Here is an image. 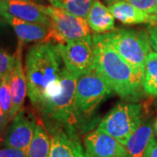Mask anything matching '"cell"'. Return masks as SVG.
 <instances>
[{
	"instance_id": "cell-5",
	"label": "cell",
	"mask_w": 157,
	"mask_h": 157,
	"mask_svg": "<svg viewBox=\"0 0 157 157\" xmlns=\"http://www.w3.org/2000/svg\"><path fill=\"white\" fill-rule=\"evenodd\" d=\"M142 123V107L134 102H119L107 113L97 129L114 137L124 146Z\"/></svg>"
},
{
	"instance_id": "cell-27",
	"label": "cell",
	"mask_w": 157,
	"mask_h": 157,
	"mask_svg": "<svg viewBox=\"0 0 157 157\" xmlns=\"http://www.w3.org/2000/svg\"><path fill=\"white\" fill-rule=\"evenodd\" d=\"M7 122H9V121L6 117V115L4 113V111H3L2 107L0 106V132H2L3 129H5Z\"/></svg>"
},
{
	"instance_id": "cell-9",
	"label": "cell",
	"mask_w": 157,
	"mask_h": 157,
	"mask_svg": "<svg viewBox=\"0 0 157 157\" xmlns=\"http://www.w3.org/2000/svg\"><path fill=\"white\" fill-rule=\"evenodd\" d=\"M50 157H91L76 133V128L50 125Z\"/></svg>"
},
{
	"instance_id": "cell-7",
	"label": "cell",
	"mask_w": 157,
	"mask_h": 157,
	"mask_svg": "<svg viewBox=\"0 0 157 157\" xmlns=\"http://www.w3.org/2000/svg\"><path fill=\"white\" fill-rule=\"evenodd\" d=\"M40 10L50 17L52 28L58 38V43L78 40L92 36L86 18L75 16L52 6L39 5Z\"/></svg>"
},
{
	"instance_id": "cell-17",
	"label": "cell",
	"mask_w": 157,
	"mask_h": 157,
	"mask_svg": "<svg viewBox=\"0 0 157 157\" xmlns=\"http://www.w3.org/2000/svg\"><path fill=\"white\" fill-rule=\"evenodd\" d=\"M154 134V125L150 122L140 124L125 145L128 157H144L147 147L155 137Z\"/></svg>"
},
{
	"instance_id": "cell-6",
	"label": "cell",
	"mask_w": 157,
	"mask_h": 157,
	"mask_svg": "<svg viewBox=\"0 0 157 157\" xmlns=\"http://www.w3.org/2000/svg\"><path fill=\"white\" fill-rule=\"evenodd\" d=\"M112 93L110 86L95 70L80 75L76 86V107L78 118L92 117L98 106Z\"/></svg>"
},
{
	"instance_id": "cell-23",
	"label": "cell",
	"mask_w": 157,
	"mask_h": 157,
	"mask_svg": "<svg viewBox=\"0 0 157 157\" xmlns=\"http://www.w3.org/2000/svg\"><path fill=\"white\" fill-rule=\"evenodd\" d=\"M108 4L115 0H105ZM130 4L137 7L141 11H145L147 14H151L157 6V0H127Z\"/></svg>"
},
{
	"instance_id": "cell-10",
	"label": "cell",
	"mask_w": 157,
	"mask_h": 157,
	"mask_svg": "<svg viewBox=\"0 0 157 157\" xmlns=\"http://www.w3.org/2000/svg\"><path fill=\"white\" fill-rule=\"evenodd\" d=\"M36 127L37 123L33 114L22 109L11 120V123L4 135L2 145L28 153Z\"/></svg>"
},
{
	"instance_id": "cell-18",
	"label": "cell",
	"mask_w": 157,
	"mask_h": 157,
	"mask_svg": "<svg viewBox=\"0 0 157 157\" xmlns=\"http://www.w3.org/2000/svg\"><path fill=\"white\" fill-rule=\"evenodd\" d=\"M51 136L41 124H37L28 150V157H50Z\"/></svg>"
},
{
	"instance_id": "cell-2",
	"label": "cell",
	"mask_w": 157,
	"mask_h": 157,
	"mask_svg": "<svg viewBox=\"0 0 157 157\" xmlns=\"http://www.w3.org/2000/svg\"><path fill=\"white\" fill-rule=\"evenodd\" d=\"M94 70L104 78L113 92L124 100H138L143 93L144 71L127 61L101 38L93 36Z\"/></svg>"
},
{
	"instance_id": "cell-22",
	"label": "cell",
	"mask_w": 157,
	"mask_h": 157,
	"mask_svg": "<svg viewBox=\"0 0 157 157\" xmlns=\"http://www.w3.org/2000/svg\"><path fill=\"white\" fill-rule=\"evenodd\" d=\"M16 61V55H12L5 50H0V79L11 73Z\"/></svg>"
},
{
	"instance_id": "cell-26",
	"label": "cell",
	"mask_w": 157,
	"mask_h": 157,
	"mask_svg": "<svg viewBox=\"0 0 157 157\" xmlns=\"http://www.w3.org/2000/svg\"><path fill=\"white\" fill-rule=\"evenodd\" d=\"M144 157H157V140L155 137L147 147Z\"/></svg>"
},
{
	"instance_id": "cell-1",
	"label": "cell",
	"mask_w": 157,
	"mask_h": 157,
	"mask_svg": "<svg viewBox=\"0 0 157 157\" xmlns=\"http://www.w3.org/2000/svg\"><path fill=\"white\" fill-rule=\"evenodd\" d=\"M62 62L57 44L52 42L36 43L26 52L25 72L27 95L39 113L60 88L64 69Z\"/></svg>"
},
{
	"instance_id": "cell-25",
	"label": "cell",
	"mask_w": 157,
	"mask_h": 157,
	"mask_svg": "<svg viewBox=\"0 0 157 157\" xmlns=\"http://www.w3.org/2000/svg\"><path fill=\"white\" fill-rule=\"evenodd\" d=\"M147 33L149 35V41L152 49L157 52V25L150 26Z\"/></svg>"
},
{
	"instance_id": "cell-24",
	"label": "cell",
	"mask_w": 157,
	"mask_h": 157,
	"mask_svg": "<svg viewBox=\"0 0 157 157\" xmlns=\"http://www.w3.org/2000/svg\"><path fill=\"white\" fill-rule=\"evenodd\" d=\"M0 157H28V153L14 147H4L0 148Z\"/></svg>"
},
{
	"instance_id": "cell-11",
	"label": "cell",
	"mask_w": 157,
	"mask_h": 157,
	"mask_svg": "<svg viewBox=\"0 0 157 157\" xmlns=\"http://www.w3.org/2000/svg\"><path fill=\"white\" fill-rule=\"evenodd\" d=\"M0 16L11 25L21 42H51L58 43V38L53 29L38 23H32L19 19L7 13H0Z\"/></svg>"
},
{
	"instance_id": "cell-12",
	"label": "cell",
	"mask_w": 157,
	"mask_h": 157,
	"mask_svg": "<svg viewBox=\"0 0 157 157\" xmlns=\"http://www.w3.org/2000/svg\"><path fill=\"white\" fill-rule=\"evenodd\" d=\"M84 145L91 157H128L127 148L123 144L98 129L86 135Z\"/></svg>"
},
{
	"instance_id": "cell-16",
	"label": "cell",
	"mask_w": 157,
	"mask_h": 157,
	"mask_svg": "<svg viewBox=\"0 0 157 157\" xmlns=\"http://www.w3.org/2000/svg\"><path fill=\"white\" fill-rule=\"evenodd\" d=\"M108 8L113 17L124 25H137L148 23L149 14L130 4L127 0H115Z\"/></svg>"
},
{
	"instance_id": "cell-4",
	"label": "cell",
	"mask_w": 157,
	"mask_h": 157,
	"mask_svg": "<svg viewBox=\"0 0 157 157\" xmlns=\"http://www.w3.org/2000/svg\"><path fill=\"white\" fill-rule=\"evenodd\" d=\"M101 36L127 61L144 71L147 56L152 51L148 33L117 29Z\"/></svg>"
},
{
	"instance_id": "cell-20",
	"label": "cell",
	"mask_w": 157,
	"mask_h": 157,
	"mask_svg": "<svg viewBox=\"0 0 157 157\" xmlns=\"http://www.w3.org/2000/svg\"><path fill=\"white\" fill-rule=\"evenodd\" d=\"M95 0H49L51 6L86 18Z\"/></svg>"
},
{
	"instance_id": "cell-28",
	"label": "cell",
	"mask_w": 157,
	"mask_h": 157,
	"mask_svg": "<svg viewBox=\"0 0 157 157\" xmlns=\"http://www.w3.org/2000/svg\"><path fill=\"white\" fill-rule=\"evenodd\" d=\"M150 25V26L152 25H157V6L155 8V10L153 11L151 14H149V17H148V23Z\"/></svg>"
},
{
	"instance_id": "cell-14",
	"label": "cell",
	"mask_w": 157,
	"mask_h": 157,
	"mask_svg": "<svg viewBox=\"0 0 157 157\" xmlns=\"http://www.w3.org/2000/svg\"><path fill=\"white\" fill-rule=\"evenodd\" d=\"M0 13H7L27 22L52 27L50 17L40 10L38 4L31 0H5L0 3Z\"/></svg>"
},
{
	"instance_id": "cell-15",
	"label": "cell",
	"mask_w": 157,
	"mask_h": 157,
	"mask_svg": "<svg viewBox=\"0 0 157 157\" xmlns=\"http://www.w3.org/2000/svg\"><path fill=\"white\" fill-rule=\"evenodd\" d=\"M86 20L96 34H104L115 30V17L108 6L101 0H95Z\"/></svg>"
},
{
	"instance_id": "cell-8",
	"label": "cell",
	"mask_w": 157,
	"mask_h": 157,
	"mask_svg": "<svg viewBox=\"0 0 157 157\" xmlns=\"http://www.w3.org/2000/svg\"><path fill=\"white\" fill-rule=\"evenodd\" d=\"M65 67L78 75L94 70V52L93 36L65 43H57Z\"/></svg>"
},
{
	"instance_id": "cell-13",
	"label": "cell",
	"mask_w": 157,
	"mask_h": 157,
	"mask_svg": "<svg viewBox=\"0 0 157 157\" xmlns=\"http://www.w3.org/2000/svg\"><path fill=\"white\" fill-rule=\"evenodd\" d=\"M22 47L19 44L16 52V61L10 73V86L11 93V109L9 121H11L23 109L27 96V81L22 64Z\"/></svg>"
},
{
	"instance_id": "cell-21",
	"label": "cell",
	"mask_w": 157,
	"mask_h": 157,
	"mask_svg": "<svg viewBox=\"0 0 157 157\" xmlns=\"http://www.w3.org/2000/svg\"><path fill=\"white\" fill-rule=\"evenodd\" d=\"M10 73H7L0 79V106L9 121L11 109V93L10 86Z\"/></svg>"
},
{
	"instance_id": "cell-19",
	"label": "cell",
	"mask_w": 157,
	"mask_h": 157,
	"mask_svg": "<svg viewBox=\"0 0 157 157\" xmlns=\"http://www.w3.org/2000/svg\"><path fill=\"white\" fill-rule=\"evenodd\" d=\"M142 87L143 93L147 96H157V52L154 50L147 59Z\"/></svg>"
},
{
	"instance_id": "cell-30",
	"label": "cell",
	"mask_w": 157,
	"mask_h": 157,
	"mask_svg": "<svg viewBox=\"0 0 157 157\" xmlns=\"http://www.w3.org/2000/svg\"><path fill=\"white\" fill-rule=\"evenodd\" d=\"M3 1H5V0H0V3H1V2H3Z\"/></svg>"
},
{
	"instance_id": "cell-3",
	"label": "cell",
	"mask_w": 157,
	"mask_h": 157,
	"mask_svg": "<svg viewBox=\"0 0 157 157\" xmlns=\"http://www.w3.org/2000/svg\"><path fill=\"white\" fill-rule=\"evenodd\" d=\"M78 76L66 67L62 71L60 88L46 102L40 114L50 125L76 128L78 118L76 107V86Z\"/></svg>"
},
{
	"instance_id": "cell-29",
	"label": "cell",
	"mask_w": 157,
	"mask_h": 157,
	"mask_svg": "<svg viewBox=\"0 0 157 157\" xmlns=\"http://www.w3.org/2000/svg\"><path fill=\"white\" fill-rule=\"evenodd\" d=\"M154 129H155V135H157V118H156V120H155V124H154Z\"/></svg>"
}]
</instances>
